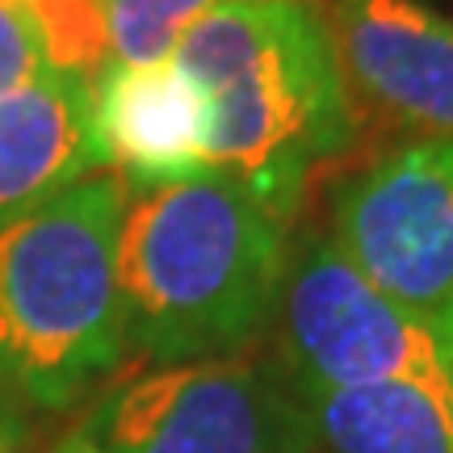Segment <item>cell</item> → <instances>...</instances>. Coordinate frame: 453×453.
<instances>
[{"instance_id":"obj_1","label":"cell","mask_w":453,"mask_h":453,"mask_svg":"<svg viewBox=\"0 0 453 453\" xmlns=\"http://www.w3.org/2000/svg\"><path fill=\"white\" fill-rule=\"evenodd\" d=\"M173 59L211 105V177L240 185L277 223L353 147V93L315 0H223Z\"/></svg>"},{"instance_id":"obj_5","label":"cell","mask_w":453,"mask_h":453,"mask_svg":"<svg viewBox=\"0 0 453 453\" xmlns=\"http://www.w3.org/2000/svg\"><path fill=\"white\" fill-rule=\"evenodd\" d=\"M332 243L453 344V139L420 134L340 180Z\"/></svg>"},{"instance_id":"obj_10","label":"cell","mask_w":453,"mask_h":453,"mask_svg":"<svg viewBox=\"0 0 453 453\" xmlns=\"http://www.w3.org/2000/svg\"><path fill=\"white\" fill-rule=\"evenodd\" d=\"M294 395L327 453H453V390L382 382Z\"/></svg>"},{"instance_id":"obj_7","label":"cell","mask_w":453,"mask_h":453,"mask_svg":"<svg viewBox=\"0 0 453 453\" xmlns=\"http://www.w3.org/2000/svg\"><path fill=\"white\" fill-rule=\"evenodd\" d=\"M349 93L411 130L453 139V17L424 0H327Z\"/></svg>"},{"instance_id":"obj_11","label":"cell","mask_w":453,"mask_h":453,"mask_svg":"<svg viewBox=\"0 0 453 453\" xmlns=\"http://www.w3.org/2000/svg\"><path fill=\"white\" fill-rule=\"evenodd\" d=\"M223 0H105L110 64L147 67L173 59L180 38Z\"/></svg>"},{"instance_id":"obj_14","label":"cell","mask_w":453,"mask_h":453,"mask_svg":"<svg viewBox=\"0 0 453 453\" xmlns=\"http://www.w3.org/2000/svg\"><path fill=\"white\" fill-rule=\"evenodd\" d=\"M0 453H13V449H9V437H4V428H0Z\"/></svg>"},{"instance_id":"obj_15","label":"cell","mask_w":453,"mask_h":453,"mask_svg":"<svg viewBox=\"0 0 453 453\" xmlns=\"http://www.w3.org/2000/svg\"><path fill=\"white\" fill-rule=\"evenodd\" d=\"M4 4H17V9H21V4H30V0H4Z\"/></svg>"},{"instance_id":"obj_3","label":"cell","mask_w":453,"mask_h":453,"mask_svg":"<svg viewBox=\"0 0 453 453\" xmlns=\"http://www.w3.org/2000/svg\"><path fill=\"white\" fill-rule=\"evenodd\" d=\"M127 185L97 173L0 223V399L59 411L127 357Z\"/></svg>"},{"instance_id":"obj_4","label":"cell","mask_w":453,"mask_h":453,"mask_svg":"<svg viewBox=\"0 0 453 453\" xmlns=\"http://www.w3.org/2000/svg\"><path fill=\"white\" fill-rule=\"evenodd\" d=\"M281 353L294 390L428 382L453 390V344L382 294L332 240H311L277 294Z\"/></svg>"},{"instance_id":"obj_12","label":"cell","mask_w":453,"mask_h":453,"mask_svg":"<svg viewBox=\"0 0 453 453\" xmlns=\"http://www.w3.org/2000/svg\"><path fill=\"white\" fill-rule=\"evenodd\" d=\"M47 72V47L34 30V21L17 4L0 0V97H9L21 84L38 81Z\"/></svg>"},{"instance_id":"obj_8","label":"cell","mask_w":453,"mask_h":453,"mask_svg":"<svg viewBox=\"0 0 453 453\" xmlns=\"http://www.w3.org/2000/svg\"><path fill=\"white\" fill-rule=\"evenodd\" d=\"M101 168L134 189L211 177V105L177 59L110 64L93 81Z\"/></svg>"},{"instance_id":"obj_13","label":"cell","mask_w":453,"mask_h":453,"mask_svg":"<svg viewBox=\"0 0 453 453\" xmlns=\"http://www.w3.org/2000/svg\"><path fill=\"white\" fill-rule=\"evenodd\" d=\"M55 453H105V449H97L84 433H72V437H64L59 445H55Z\"/></svg>"},{"instance_id":"obj_9","label":"cell","mask_w":453,"mask_h":453,"mask_svg":"<svg viewBox=\"0 0 453 453\" xmlns=\"http://www.w3.org/2000/svg\"><path fill=\"white\" fill-rule=\"evenodd\" d=\"M97 173L93 81L47 72L0 97V223Z\"/></svg>"},{"instance_id":"obj_6","label":"cell","mask_w":453,"mask_h":453,"mask_svg":"<svg viewBox=\"0 0 453 453\" xmlns=\"http://www.w3.org/2000/svg\"><path fill=\"white\" fill-rule=\"evenodd\" d=\"M105 453H311L298 395L231 357L177 361L113 387L84 424Z\"/></svg>"},{"instance_id":"obj_2","label":"cell","mask_w":453,"mask_h":453,"mask_svg":"<svg viewBox=\"0 0 453 453\" xmlns=\"http://www.w3.org/2000/svg\"><path fill=\"white\" fill-rule=\"evenodd\" d=\"M286 223L223 177L143 189L127 206L118 286L127 349L164 365L252 344L277 315Z\"/></svg>"}]
</instances>
